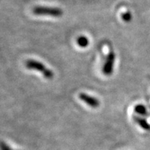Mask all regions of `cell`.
<instances>
[{
	"mask_svg": "<svg viewBox=\"0 0 150 150\" xmlns=\"http://www.w3.org/2000/svg\"><path fill=\"white\" fill-rule=\"evenodd\" d=\"M25 65L27 69L40 72L47 79H52L54 77L53 71L50 70L42 63L33 59H29L25 62Z\"/></svg>",
	"mask_w": 150,
	"mask_h": 150,
	"instance_id": "6da1fadb",
	"label": "cell"
},
{
	"mask_svg": "<svg viewBox=\"0 0 150 150\" xmlns=\"http://www.w3.org/2000/svg\"><path fill=\"white\" fill-rule=\"evenodd\" d=\"M33 13L36 16H47L59 18L63 15V10L57 7L38 6L33 8Z\"/></svg>",
	"mask_w": 150,
	"mask_h": 150,
	"instance_id": "7a4b0ae2",
	"label": "cell"
},
{
	"mask_svg": "<svg viewBox=\"0 0 150 150\" xmlns=\"http://www.w3.org/2000/svg\"><path fill=\"white\" fill-rule=\"evenodd\" d=\"M115 54L113 51H110L109 53L106 56V61L103 66V73L106 76H110L112 74L114 69V64H115Z\"/></svg>",
	"mask_w": 150,
	"mask_h": 150,
	"instance_id": "3957f363",
	"label": "cell"
},
{
	"mask_svg": "<svg viewBox=\"0 0 150 150\" xmlns=\"http://www.w3.org/2000/svg\"><path fill=\"white\" fill-rule=\"evenodd\" d=\"M79 97L81 100L83 101L92 108H97L99 106V102L98 99L88 95V94L81 93L79 95Z\"/></svg>",
	"mask_w": 150,
	"mask_h": 150,
	"instance_id": "277c9868",
	"label": "cell"
},
{
	"mask_svg": "<svg viewBox=\"0 0 150 150\" xmlns=\"http://www.w3.org/2000/svg\"><path fill=\"white\" fill-rule=\"evenodd\" d=\"M76 44L80 47L85 48L87 47L89 45V40L88 39L87 37L84 36V35H80L79 37L77 38L76 39Z\"/></svg>",
	"mask_w": 150,
	"mask_h": 150,
	"instance_id": "5b68a950",
	"label": "cell"
},
{
	"mask_svg": "<svg viewBox=\"0 0 150 150\" xmlns=\"http://www.w3.org/2000/svg\"><path fill=\"white\" fill-rule=\"evenodd\" d=\"M135 120H136V121L139 124L140 127H142L143 129H147V130H149L150 125L147 123V122L145 120L142 119V118L139 117H135Z\"/></svg>",
	"mask_w": 150,
	"mask_h": 150,
	"instance_id": "8992f818",
	"label": "cell"
},
{
	"mask_svg": "<svg viewBox=\"0 0 150 150\" xmlns=\"http://www.w3.org/2000/svg\"><path fill=\"white\" fill-rule=\"evenodd\" d=\"M135 111L142 115H146L147 114V109H146L145 106L142 104L136 105V107H135Z\"/></svg>",
	"mask_w": 150,
	"mask_h": 150,
	"instance_id": "52a82bcc",
	"label": "cell"
},
{
	"mask_svg": "<svg viewBox=\"0 0 150 150\" xmlns=\"http://www.w3.org/2000/svg\"><path fill=\"white\" fill-rule=\"evenodd\" d=\"M122 19L123 21L126 22H130L131 20V19H132V16H131V13L129 12V11H127V12L125 13H123L122 15Z\"/></svg>",
	"mask_w": 150,
	"mask_h": 150,
	"instance_id": "ba28073f",
	"label": "cell"
}]
</instances>
